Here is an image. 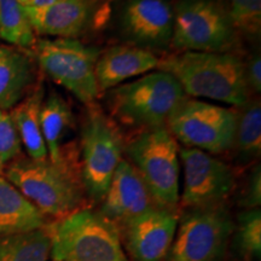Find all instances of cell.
Masks as SVG:
<instances>
[{"mask_svg":"<svg viewBox=\"0 0 261 261\" xmlns=\"http://www.w3.org/2000/svg\"><path fill=\"white\" fill-rule=\"evenodd\" d=\"M51 236L45 227L0 237V261H47Z\"/></svg>","mask_w":261,"mask_h":261,"instance_id":"22","label":"cell"},{"mask_svg":"<svg viewBox=\"0 0 261 261\" xmlns=\"http://www.w3.org/2000/svg\"><path fill=\"white\" fill-rule=\"evenodd\" d=\"M81 177L93 201H102L117 166L122 161V140L112 120L91 108L81 128Z\"/></svg>","mask_w":261,"mask_h":261,"instance_id":"10","label":"cell"},{"mask_svg":"<svg viewBox=\"0 0 261 261\" xmlns=\"http://www.w3.org/2000/svg\"><path fill=\"white\" fill-rule=\"evenodd\" d=\"M171 46L178 52H228L236 42L226 9L215 0H178Z\"/></svg>","mask_w":261,"mask_h":261,"instance_id":"7","label":"cell"},{"mask_svg":"<svg viewBox=\"0 0 261 261\" xmlns=\"http://www.w3.org/2000/svg\"><path fill=\"white\" fill-rule=\"evenodd\" d=\"M177 227L178 218L171 210L152 207L126 223L127 249L136 261H163Z\"/></svg>","mask_w":261,"mask_h":261,"instance_id":"13","label":"cell"},{"mask_svg":"<svg viewBox=\"0 0 261 261\" xmlns=\"http://www.w3.org/2000/svg\"><path fill=\"white\" fill-rule=\"evenodd\" d=\"M45 227V215L0 175V237Z\"/></svg>","mask_w":261,"mask_h":261,"instance_id":"19","label":"cell"},{"mask_svg":"<svg viewBox=\"0 0 261 261\" xmlns=\"http://www.w3.org/2000/svg\"><path fill=\"white\" fill-rule=\"evenodd\" d=\"M225 6L234 31L246 37L259 38L261 32V0H226Z\"/></svg>","mask_w":261,"mask_h":261,"instance_id":"24","label":"cell"},{"mask_svg":"<svg viewBox=\"0 0 261 261\" xmlns=\"http://www.w3.org/2000/svg\"><path fill=\"white\" fill-rule=\"evenodd\" d=\"M110 114L142 130L166 126L169 116L187 98L173 75L160 69L107 91Z\"/></svg>","mask_w":261,"mask_h":261,"instance_id":"2","label":"cell"},{"mask_svg":"<svg viewBox=\"0 0 261 261\" xmlns=\"http://www.w3.org/2000/svg\"><path fill=\"white\" fill-rule=\"evenodd\" d=\"M102 213L112 221L128 223L155 207V201L132 163L122 160L102 200Z\"/></svg>","mask_w":261,"mask_h":261,"instance_id":"15","label":"cell"},{"mask_svg":"<svg viewBox=\"0 0 261 261\" xmlns=\"http://www.w3.org/2000/svg\"><path fill=\"white\" fill-rule=\"evenodd\" d=\"M4 173L5 178L44 215L63 218L73 213L81 202L79 185L65 162L16 159L6 166Z\"/></svg>","mask_w":261,"mask_h":261,"instance_id":"4","label":"cell"},{"mask_svg":"<svg viewBox=\"0 0 261 261\" xmlns=\"http://www.w3.org/2000/svg\"><path fill=\"white\" fill-rule=\"evenodd\" d=\"M244 76L248 89L254 93L261 92V57L260 54H254L247 63H244Z\"/></svg>","mask_w":261,"mask_h":261,"instance_id":"27","label":"cell"},{"mask_svg":"<svg viewBox=\"0 0 261 261\" xmlns=\"http://www.w3.org/2000/svg\"><path fill=\"white\" fill-rule=\"evenodd\" d=\"M40 121L48 160L55 163L64 162L62 142L69 133L74 121L70 106L57 92H51L42 102Z\"/></svg>","mask_w":261,"mask_h":261,"instance_id":"20","label":"cell"},{"mask_svg":"<svg viewBox=\"0 0 261 261\" xmlns=\"http://www.w3.org/2000/svg\"><path fill=\"white\" fill-rule=\"evenodd\" d=\"M173 6L167 0H127L120 17L122 37L140 48L165 51L173 37Z\"/></svg>","mask_w":261,"mask_h":261,"instance_id":"12","label":"cell"},{"mask_svg":"<svg viewBox=\"0 0 261 261\" xmlns=\"http://www.w3.org/2000/svg\"><path fill=\"white\" fill-rule=\"evenodd\" d=\"M21 151V139L11 115L0 109V175L10 162L19 158Z\"/></svg>","mask_w":261,"mask_h":261,"instance_id":"26","label":"cell"},{"mask_svg":"<svg viewBox=\"0 0 261 261\" xmlns=\"http://www.w3.org/2000/svg\"><path fill=\"white\" fill-rule=\"evenodd\" d=\"M237 246L246 257H256L261 254V212L253 208L240 215L237 227Z\"/></svg>","mask_w":261,"mask_h":261,"instance_id":"25","label":"cell"},{"mask_svg":"<svg viewBox=\"0 0 261 261\" xmlns=\"http://www.w3.org/2000/svg\"><path fill=\"white\" fill-rule=\"evenodd\" d=\"M0 39L21 50H32L37 42V34L17 0H0Z\"/></svg>","mask_w":261,"mask_h":261,"instance_id":"23","label":"cell"},{"mask_svg":"<svg viewBox=\"0 0 261 261\" xmlns=\"http://www.w3.org/2000/svg\"><path fill=\"white\" fill-rule=\"evenodd\" d=\"M90 2H93V3H96V2H100V0H90Z\"/></svg>","mask_w":261,"mask_h":261,"instance_id":"30","label":"cell"},{"mask_svg":"<svg viewBox=\"0 0 261 261\" xmlns=\"http://www.w3.org/2000/svg\"><path fill=\"white\" fill-rule=\"evenodd\" d=\"M35 63L27 52L0 46V109L11 110L34 89Z\"/></svg>","mask_w":261,"mask_h":261,"instance_id":"17","label":"cell"},{"mask_svg":"<svg viewBox=\"0 0 261 261\" xmlns=\"http://www.w3.org/2000/svg\"><path fill=\"white\" fill-rule=\"evenodd\" d=\"M234 224L223 204L190 208L177 227L167 261H223Z\"/></svg>","mask_w":261,"mask_h":261,"instance_id":"9","label":"cell"},{"mask_svg":"<svg viewBox=\"0 0 261 261\" xmlns=\"http://www.w3.org/2000/svg\"><path fill=\"white\" fill-rule=\"evenodd\" d=\"M23 8H39V6L46 5L54 0H17Z\"/></svg>","mask_w":261,"mask_h":261,"instance_id":"29","label":"cell"},{"mask_svg":"<svg viewBox=\"0 0 261 261\" xmlns=\"http://www.w3.org/2000/svg\"><path fill=\"white\" fill-rule=\"evenodd\" d=\"M177 139L166 126L144 129L136 136L126 152L160 207L178 204L180 155Z\"/></svg>","mask_w":261,"mask_h":261,"instance_id":"6","label":"cell"},{"mask_svg":"<svg viewBox=\"0 0 261 261\" xmlns=\"http://www.w3.org/2000/svg\"><path fill=\"white\" fill-rule=\"evenodd\" d=\"M48 232L55 261H128L117 227L102 213L74 211Z\"/></svg>","mask_w":261,"mask_h":261,"instance_id":"3","label":"cell"},{"mask_svg":"<svg viewBox=\"0 0 261 261\" xmlns=\"http://www.w3.org/2000/svg\"><path fill=\"white\" fill-rule=\"evenodd\" d=\"M45 90L38 85L18 104L9 110L17 129L21 144L32 160L48 159L47 148L41 130L40 114Z\"/></svg>","mask_w":261,"mask_h":261,"instance_id":"18","label":"cell"},{"mask_svg":"<svg viewBox=\"0 0 261 261\" xmlns=\"http://www.w3.org/2000/svg\"><path fill=\"white\" fill-rule=\"evenodd\" d=\"M236 109L208 100L185 98L169 116L166 127L185 148L211 155L232 149Z\"/></svg>","mask_w":261,"mask_h":261,"instance_id":"8","label":"cell"},{"mask_svg":"<svg viewBox=\"0 0 261 261\" xmlns=\"http://www.w3.org/2000/svg\"><path fill=\"white\" fill-rule=\"evenodd\" d=\"M261 202V172L260 166L257 165L254 168L249 178V184H248L246 196L243 198V204L249 210L253 208H259Z\"/></svg>","mask_w":261,"mask_h":261,"instance_id":"28","label":"cell"},{"mask_svg":"<svg viewBox=\"0 0 261 261\" xmlns=\"http://www.w3.org/2000/svg\"><path fill=\"white\" fill-rule=\"evenodd\" d=\"M232 149L238 158L254 160L261 154V104L259 98L248 99L236 109Z\"/></svg>","mask_w":261,"mask_h":261,"instance_id":"21","label":"cell"},{"mask_svg":"<svg viewBox=\"0 0 261 261\" xmlns=\"http://www.w3.org/2000/svg\"><path fill=\"white\" fill-rule=\"evenodd\" d=\"M160 58L154 52L135 45H116L100 52L96 63L99 92L114 89L133 77H139L159 68Z\"/></svg>","mask_w":261,"mask_h":261,"instance_id":"16","label":"cell"},{"mask_svg":"<svg viewBox=\"0 0 261 261\" xmlns=\"http://www.w3.org/2000/svg\"><path fill=\"white\" fill-rule=\"evenodd\" d=\"M158 69L173 75L187 97L236 108L249 99L244 62L230 52H177L160 58Z\"/></svg>","mask_w":261,"mask_h":261,"instance_id":"1","label":"cell"},{"mask_svg":"<svg viewBox=\"0 0 261 261\" xmlns=\"http://www.w3.org/2000/svg\"><path fill=\"white\" fill-rule=\"evenodd\" d=\"M184 171V187L179 201L185 207L201 208L221 204L232 191V169L214 155L194 148L179 150Z\"/></svg>","mask_w":261,"mask_h":261,"instance_id":"11","label":"cell"},{"mask_svg":"<svg viewBox=\"0 0 261 261\" xmlns=\"http://www.w3.org/2000/svg\"><path fill=\"white\" fill-rule=\"evenodd\" d=\"M35 62L46 76L84 104L92 106L99 96L96 63L100 48L69 38L37 39Z\"/></svg>","mask_w":261,"mask_h":261,"instance_id":"5","label":"cell"},{"mask_svg":"<svg viewBox=\"0 0 261 261\" xmlns=\"http://www.w3.org/2000/svg\"><path fill=\"white\" fill-rule=\"evenodd\" d=\"M24 10L35 34L47 38L76 39L94 18V3L90 0H54Z\"/></svg>","mask_w":261,"mask_h":261,"instance_id":"14","label":"cell"}]
</instances>
